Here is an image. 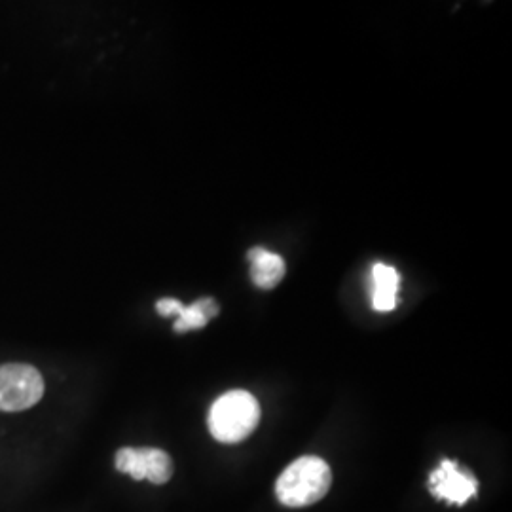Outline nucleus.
Here are the masks:
<instances>
[{
    "label": "nucleus",
    "instance_id": "9",
    "mask_svg": "<svg viewBox=\"0 0 512 512\" xmlns=\"http://www.w3.org/2000/svg\"><path fill=\"white\" fill-rule=\"evenodd\" d=\"M183 302L181 300H177V298H162V300H158V304H156V311L162 315V317H171V315H179L181 310H183Z\"/></svg>",
    "mask_w": 512,
    "mask_h": 512
},
{
    "label": "nucleus",
    "instance_id": "5",
    "mask_svg": "<svg viewBox=\"0 0 512 512\" xmlns=\"http://www.w3.org/2000/svg\"><path fill=\"white\" fill-rule=\"evenodd\" d=\"M116 469L135 480L165 484L173 476V461L160 448H122L116 454Z\"/></svg>",
    "mask_w": 512,
    "mask_h": 512
},
{
    "label": "nucleus",
    "instance_id": "6",
    "mask_svg": "<svg viewBox=\"0 0 512 512\" xmlns=\"http://www.w3.org/2000/svg\"><path fill=\"white\" fill-rule=\"evenodd\" d=\"M370 300L372 308L378 313H389L399 306V291H401V275L399 272L384 264L378 262L372 266L370 272Z\"/></svg>",
    "mask_w": 512,
    "mask_h": 512
},
{
    "label": "nucleus",
    "instance_id": "1",
    "mask_svg": "<svg viewBox=\"0 0 512 512\" xmlns=\"http://www.w3.org/2000/svg\"><path fill=\"white\" fill-rule=\"evenodd\" d=\"M332 473L325 459L304 456L293 461L275 482L277 499L291 509L310 507L329 494Z\"/></svg>",
    "mask_w": 512,
    "mask_h": 512
},
{
    "label": "nucleus",
    "instance_id": "2",
    "mask_svg": "<svg viewBox=\"0 0 512 512\" xmlns=\"http://www.w3.org/2000/svg\"><path fill=\"white\" fill-rule=\"evenodd\" d=\"M260 421V404L249 391L234 389L219 397L209 412V431L222 444L247 439Z\"/></svg>",
    "mask_w": 512,
    "mask_h": 512
},
{
    "label": "nucleus",
    "instance_id": "4",
    "mask_svg": "<svg viewBox=\"0 0 512 512\" xmlns=\"http://www.w3.org/2000/svg\"><path fill=\"white\" fill-rule=\"evenodd\" d=\"M429 490L440 501L450 505H465L478 492L476 476L454 459H442L429 476Z\"/></svg>",
    "mask_w": 512,
    "mask_h": 512
},
{
    "label": "nucleus",
    "instance_id": "3",
    "mask_svg": "<svg viewBox=\"0 0 512 512\" xmlns=\"http://www.w3.org/2000/svg\"><path fill=\"white\" fill-rule=\"evenodd\" d=\"M44 380L35 366H0V410H27L42 399Z\"/></svg>",
    "mask_w": 512,
    "mask_h": 512
},
{
    "label": "nucleus",
    "instance_id": "8",
    "mask_svg": "<svg viewBox=\"0 0 512 512\" xmlns=\"http://www.w3.org/2000/svg\"><path fill=\"white\" fill-rule=\"evenodd\" d=\"M217 315H219V304L209 296L200 298L190 306H183V310L177 315V321H175V332L203 329Z\"/></svg>",
    "mask_w": 512,
    "mask_h": 512
},
{
    "label": "nucleus",
    "instance_id": "7",
    "mask_svg": "<svg viewBox=\"0 0 512 512\" xmlns=\"http://www.w3.org/2000/svg\"><path fill=\"white\" fill-rule=\"evenodd\" d=\"M247 260L251 264L249 272H251L253 283L258 289H264V291L277 287L287 272L283 256L277 255L274 251H268L264 247H253L247 253Z\"/></svg>",
    "mask_w": 512,
    "mask_h": 512
}]
</instances>
